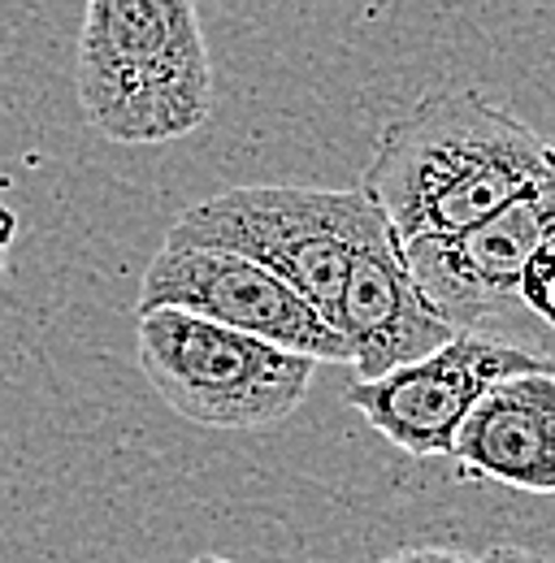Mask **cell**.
I'll list each match as a JSON object with an SVG mask.
<instances>
[{"mask_svg": "<svg viewBox=\"0 0 555 563\" xmlns=\"http://www.w3.org/2000/svg\"><path fill=\"white\" fill-rule=\"evenodd\" d=\"M555 178V143L482 91H438L382 126L360 191L395 243L447 239Z\"/></svg>", "mask_w": 555, "mask_h": 563, "instance_id": "obj_1", "label": "cell"}, {"mask_svg": "<svg viewBox=\"0 0 555 563\" xmlns=\"http://www.w3.org/2000/svg\"><path fill=\"white\" fill-rule=\"evenodd\" d=\"M78 104L113 143H170L213 118V62L196 0H87Z\"/></svg>", "mask_w": 555, "mask_h": 563, "instance_id": "obj_2", "label": "cell"}, {"mask_svg": "<svg viewBox=\"0 0 555 563\" xmlns=\"http://www.w3.org/2000/svg\"><path fill=\"white\" fill-rule=\"evenodd\" d=\"M387 221L360 187H230L174 217L165 243L217 247L265 265L330 325L351 256Z\"/></svg>", "mask_w": 555, "mask_h": 563, "instance_id": "obj_3", "label": "cell"}, {"mask_svg": "<svg viewBox=\"0 0 555 563\" xmlns=\"http://www.w3.org/2000/svg\"><path fill=\"white\" fill-rule=\"evenodd\" d=\"M139 368L152 390L200 429L282 424L317 377V360L183 308L139 312Z\"/></svg>", "mask_w": 555, "mask_h": 563, "instance_id": "obj_4", "label": "cell"}, {"mask_svg": "<svg viewBox=\"0 0 555 563\" xmlns=\"http://www.w3.org/2000/svg\"><path fill=\"white\" fill-rule=\"evenodd\" d=\"M547 234H555V178L530 187L460 234L404 243L400 252L416 290L443 321L508 343V321H530L516 286L525 261Z\"/></svg>", "mask_w": 555, "mask_h": 563, "instance_id": "obj_5", "label": "cell"}, {"mask_svg": "<svg viewBox=\"0 0 555 563\" xmlns=\"http://www.w3.org/2000/svg\"><path fill=\"white\" fill-rule=\"evenodd\" d=\"M148 308H183L317 364H347L344 334L295 286L235 252L161 243L139 282V312Z\"/></svg>", "mask_w": 555, "mask_h": 563, "instance_id": "obj_6", "label": "cell"}, {"mask_svg": "<svg viewBox=\"0 0 555 563\" xmlns=\"http://www.w3.org/2000/svg\"><path fill=\"white\" fill-rule=\"evenodd\" d=\"M534 368H555V360L478 330H456L443 347L421 360H409L373 382H351L347 404L404 455L443 460L451 455L456 429L486 390L503 377Z\"/></svg>", "mask_w": 555, "mask_h": 563, "instance_id": "obj_7", "label": "cell"}, {"mask_svg": "<svg viewBox=\"0 0 555 563\" xmlns=\"http://www.w3.org/2000/svg\"><path fill=\"white\" fill-rule=\"evenodd\" d=\"M335 330L344 334L356 382H373L409 360H421L456 334V325L443 321L416 290L404 252L387 225L369 234V243H360L347 265Z\"/></svg>", "mask_w": 555, "mask_h": 563, "instance_id": "obj_8", "label": "cell"}, {"mask_svg": "<svg viewBox=\"0 0 555 563\" xmlns=\"http://www.w3.org/2000/svg\"><path fill=\"white\" fill-rule=\"evenodd\" d=\"M451 460L525 494H555V368L503 377L456 429Z\"/></svg>", "mask_w": 555, "mask_h": 563, "instance_id": "obj_9", "label": "cell"}, {"mask_svg": "<svg viewBox=\"0 0 555 563\" xmlns=\"http://www.w3.org/2000/svg\"><path fill=\"white\" fill-rule=\"evenodd\" d=\"M378 563H486L482 555H465V551H447V547H413V551H395Z\"/></svg>", "mask_w": 555, "mask_h": 563, "instance_id": "obj_10", "label": "cell"}, {"mask_svg": "<svg viewBox=\"0 0 555 563\" xmlns=\"http://www.w3.org/2000/svg\"><path fill=\"white\" fill-rule=\"evenodd\" d=\"M482 560L486 563H552L547 555H538V551H525V547H490Z\"/></svg>", "mask_w": 555, "mask_h": 563, "instance_id": "obj_11", "label": "cell"}, {"mask_svg": "<svg viewBox=\"0 0 555 563\" xmlns=\"http://www.w3.org/2000/svg\"><path fill=\"white\" fill-rule=\"evenodd\" d=\"M192 563H239V560H226V555H196Z\"/></svg>", "mask_w": 555, "mask_h": 563, "instance_id": "obj_12", "label": "cell"}]
</instances>
